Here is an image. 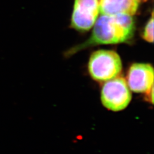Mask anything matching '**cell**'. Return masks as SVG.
<instances>
[{"label":"cell","mask_w":154,"mask_h":154,"mask_svg":"<svg viewBox=\"0 0 154 154\" xmlns=\"http://www.w3.org/2000/svg\"><path fill=\"white\" fill-rule=\"evenodd\" d=\"M138 1H140V0H138Z\"/></svg>","instance_id":"obj_9"},{"label":"cell","mask_w":154,"mask_h":154,"mask_svg":"<svg viewBox=\"0 0 154 154\" xmlns=\"http://www.w3.org/2000/svg\"><path fill=\"white\" fill-rule=\"evenodd\" d=\"M132 95L124 78L116 77L107 81L101 90L102 103L113 111L124 110L130 103Z\"/></svg>","instance_id":"obj_3"},{"label":"cell","mask_w":154,"mask_h":154,"mask_svg":"<svg viewBox=\"0 0 154 154\" xmlns=\"http://www.w3.org/2000/svg\"><path fill=\"white\" fill-rule=\"evenodd\" d=\"M153 90H154V86L152 87L149 90H148L147 92H146L145 94V99L147 102H150L151 103H153L154 101V97H153Z\"/></svg>","instance_id":"obj_8"},{"label":"cell","mask_w":154,"mask_h":154,"mask_svg":"<svg viewBox=\"0 0 154 154\" xmlns=\"http://www.w3.org/2000/svg\"><path fill=\"white\" fill-rule=\"evenodd\" d=\"M101 15H134L138 10V0H99Z\"/></svg>","instance_id":"obj_6"},{"label":"cell","mask_w":154,"mask_h":154,"mask_svg":"<svg viewBox=\"0 0 154 154\" xmlns=\"http://www.w3.org/2000/svg\"><path fill=\"white\" fill-rule=\"evenodd\" d=\"M122 69L121 59L116 52L99 50L91 54L88 64L91 78L99 82L107 81L118 77Z\"/></svg>","instance_id":"obj_2"},{"label":"cell","mask_w":154,"mask_h":154,"mask_svg":"<svg viewBox=\"0 0 154 154\" xmlns=\"http://www.w3.org/2000/svg\"><path fill=\"white\" fill-rule=\"evenodd\" d=\"M95 23L90 38L82 44L69 51L71 54L94 45L126 42L132 38L134 35L135 26L131 16L101 15Z\"/></svg>","instance_id":"obj_1"},{"label":"cell","mask_w":154,"mask_h":154,"mask_svg":"<svg viewBox=\"0 0 154 154\" xmlns=\"http://www.w3.org/2000/svg\"><path fill=\"white\" fill-rule=\"evenodd\" d=\"M126 82L132 91L145 93L154 86L153 67L148 63L133 64L128 69Z\"/></svg>","instance_id":"obj_5"},{"label":"cell","mask_w":154,"mask_h":154,"mask_svg":"<svg viewBox=\"0 0 154 154\" xmlns=\"http://www.w3.org/2000/svg\"><path fill=\"white\" fill-rule=\"evenodd\" d=\"M143 39L146 41L152 43L154 42V18L153 13H152L151 18L147 23L142 35Z\"/></svg>","instance_id":"obj_7"},{"label":"cell","mask_w":154,"mask_h":154,"mask_svg":"<svg viewBox=\"0 0 154 154\" xmlns=\"http://www.w3.org/2000/svg\"><path fill=\"white\" fill-rule=\"evenodd\" d=\"M99 13V0H75L72 28L79 31H88L93 26Z\"/></svg>","instance_id":"obj_4"}]
</instances>
